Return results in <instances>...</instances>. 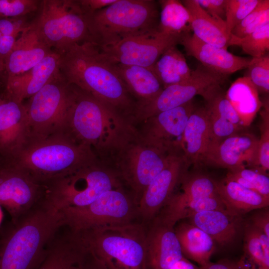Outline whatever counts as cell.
I'll list each match as a JSON object with an SVG mask.
<instances>
[{"mask_svg": "<svg viewBox=\"0 0 269 269\" xmlns=\"http://www.w3.org/2000/svg\"><path fill=\"white\" fill-rule=\"evenodd\" d=\"M60 72L67 82L89 93L132 122L137 103L95 43H76L60 54Z\"/></svg>", "mask_w": 269, "mask_h": 269, "instance_id": "obj_1", "label": "cell"}, {"mask_svg": "<svg viewBox=\"0 0 269 269\" xmlns=\"http://www.w3.org/2000/svg\"><path fill=\"white\" fill-rule=\"evenodd\" d=\"M134 128L129 119L73 85L63 133L90 148L98 158L105 159Z\"/></svg>", "mask_w": 269, "mask_h": 269, "instance_id": "obj_2", "label": "cell"}, {"mask_svg": "<svg viewBox=\"0 0 269 269\" xmlns=\"http://www.w3.org/2000/svg\"><path fill=\"white\" fill-rule=\"evenodd\" d=\"M63 226L61 212L44 199L13 223L0 243V269H35Z\"/></svg>", "mask_w": 269, "mask_h": 269, "instance_id": "obj_3", "label": "cell"}, {"mask_svg": "<svg viewBox=\"0 0 269 269\" xmlns=\"http://www.w3.org/2000/svg\"><path fill=\"white\" fill-rule=\"evenodd\" d=\"M98 158L64 133L29 139L5 164L18 167L45 185Z\"/></svg>", "mask_w": 269, "mask_h": 269, "instance_id": "obj_4", "label": "cell"}, {"mask_svg": "<svg viewBox=\"0 0 269 269\" xmlns=\"http://www.w3.org/2000/svg\"><path fill=\"white\" fill-rule=\"evenodd\" d=\"M146 232L134 222L72 232L108 269H148Z\"/></svg>", "mask_w": 269, "mask_h": 269, "instance_id": "obj_5", "label": "cell"}, {"mask_svg": "<svg viewBox=\"0 0 269 269\" xmlns=\"http://www.w3.org/2000/svg\"><path fill=\"white\" fill-rule=\"evenodd\" d=\"M159 12L158 2L153 0H116L86 14L92 42L106 47L130 36L157 30Z\"/></svg>", "mask_w": 269, "mask_h": 269, "instance_id": "obj_6", "label": "cell"}, {"mask_svg": "<svg viewBox=\"0 0 269 269\" xmlns=\"http://www.w3.org/2000/svg\"><path fill=\"white\" fill-rule=\"evenodd\" d=\"M123 184L117 172L98 158L45 184V199L59 210L80 208Z\"/></svg>", "mask_w": 269, "mask_h": 269, "instance_id": "obj_7", "label": "cell"}, {"mask_svg": "<svg viewBox=\"0 0 269 269\" xmlns=\"http://www.w3.org/2000/svg\"><path fill=\"white\" fill-rule=\"evenodd\" d=\"M172 154L148 142L135 128L108 158L114 165L111 167L130 188L138 203Z\"/></svg>", "mask_w": 269, "mask_h": 269, "instance_id": "obj_8", "label": "cell"}, {"mask_svg": "<svg viewBox=\"0 0 269 269\" xmlns=\"http://www.w3.org/2000/svg\"><path fill=\"white\" fill-rule=\"evenodd\" d=\"M31 26L59 54L75 44L92 42L86 15L78 0H41Z\"/></svg>", "mask_w": 269, "mask_h": 269, "instance_id": "obj_9", "label": "cell"}, {"mask_svg": "<svg viewBox=\"0 0 269 269\" xmlns=\"http://www.w3.org/2000/svg\"><path fill=\"white\" fill-rule=\"evenodd\" d=\"M73 95V85L60 72L25 104L30 132L29 139L63 133Z\"/></svg>", "mask_w": 269, "mask_h": 269, "instance_id": "obj_10", "label": "cell"}, {"mask_svg": "<svg viewBox=\"0 0 269 269\" xmlns=\"http://www.w3.org/2000/svg\"><path fill=\"white\" fill-rule=\"evenodd\" d=\"M59 211L64 226L73 232L132 223L138 218L137 203L123 186L104 193L87 206Z\"/></svg>", "mask_w": 269, "mask_h": 269, "instance_id": "obj_11", "label": "cell"}, {"mask_svg": "<svg viewBox=\"0 0 269 269\" xmlns=\"http://www.w3.org/2000/svg\"><path fill=\"white\" fill-rule=\"evenodd\" d=\"M227 77L202 65L199 66L192 70L191 75L187 81L163 88L153 100L137 107L134 121L143 122L161 112L189 102L197 95L205 98L211 90L221 86Z\"/></svg>", "mask_w": 269, "mask_h": 269, "instance_id": "obj_12", "label": "cell"}, {"mask_svg": "<svg viewBox=\"0 0 269 269\" xmlns=\"http://www.w3.org/2000/svg\"><path fill=\"white\" fill-rule=\"evenodd\" d=\"M181 35L166 34L157 30L125 38L110 46H97L112 64L153 67L166 50L179 44Z\"/></svg>", "mask_w": 269, "mask_h": 269, "instance_id": "obj_13", "label": "cell"}, {"mask_svg": "<svg viewBox=\"0 0 269 269\" xmlns=\"http://www.w3.org/2000/svg\"><path fill=\"white\" fill-rule=\"evenodd\" d=\"M45 189L29 174L14 166L0 164V205L12 223L29 213L45 198Z\"/></svg>", "mask_w": 269, "mask_h": 269, "instance_id": "obj_14", "label": "cell"}, {"mask_svg": "<svg viewBox=\"0 0 269 269\" xmlns=\"http://www.w3.org/2000/svg\"><path fill=\"white\" fill-rule=\"evenodd\" d=\"M196 108L193 100L161 112L143 122L140 135L148 142L170 153L182 154L181 143L187 121Z\"/></svg>", "mask_w": 269, "mask_h": 269, "instance_id": "obj_15", "label": "cell"}, {"mask_svg": "<svg viewBox=\"0 0 269 269\" xmlns=\"http://www.w3.org/2000/svg\"><path fill=\"white\" fill-rule=\"evenodd\" d=\"M189 165L183 154H172L162 170L147 187L137 203L138 219L147 224L174 193Z\"/></svg>", "mask_w": 269, "mask_h": 269, "instance_id": "obj_16", "label": "cell"}, {"mask_svg": "<svg viewBox=\"0 0 269 269\" xmlns=\"http://www.w3.org/2000/svg\"><path fill=\"white\" fill-rule=\"evenodd\" d=\"M258 139L254 134L240 132L209 146L201 162L232 170L253 166Z\"/></svg>", "mask_w": 269, "mask_h": 269, "instance_id": "obj_17", "label": "cell"}, {"mask_svg": "<svg viewBox=\"0 0 269 269\" xmlns=\"http://www.w3.org/2000/svg\"><path fill=\"white\" fill-rule=\"evenodd\" d=\"M29 137L25 104L2 98L0 103V164L8 162Z\"/></svg>", "mask_w": 269, "mask_h": 269, "instance_id": "obj_18", "label": "cell"}, {"mask_svg": "<svg viewBox=\"0 0 269 269\" xmlns=\"http://www.w3.org/2000/svg\"><path fill=\"white\" fill-rule=\"evenodd\" d=\"M179 44L183 46L188 56L197 59L203 66L227 76L248 68L252 61V58L238 56L227 49L207 43L190 32L183 34Z\"/></svg>", "mask_w": 269, "mask_h": 269, "instance_id": "obj_19", "label": "cell"}, {"mask_svg": "<svg viewBox=\"0 0 269 269\" xmlns=\"http://www.w3.org/2000/svg\"><path fill=\"white\" fill-rule=\"evenodd\" d=\"M59 57L53 52L25 73L7 78L3 98L21 103L29 99L60 72Z\"/></svg>", "mask_w": 269, "mask_h": 269, "instance_id": "obj_20", "label": "cell"}, {"mask_svg": "<svg viewBox=\"0 0 269 269\" xmlns=\"http://www.w3.org/2000/svg\"><path fill=\"white\" fill-rule=\"evenodd\" d=\"M145 225L148 269H168L184 257L173 227L155 219Z\"/></svg>", "mask_w": 269, "mask_h": 269, "instance_id": "obj_21", "label": "cell"}, {"mask_svg": "<svg viewBox=\"0 0 269 269\" xmlns=\"http://www.w3.org/2000/svg\"><path fill=\"white\" fill-rule=\"evenodd\" d=\"M53 52L30 25L19 35L4 63L6 79L25 73Z\"/></svg>", "mask_w": 269, "mask_h": 269, "instance_id": "obj_22", "label": "cell"}, {"mask_svg": "<svg viewBox=\"0 0 269 269\" xmlns=\"http://www.w3.org/2000/svg\"><path fill=\"white\" fill-rule=\"evenodd\" d=\"M189 223L207 233L218 245L234 244L242 230L243 216L228 211L215 210L198 213L188 218Z\"/></svg>", "mask_w": 269, "mask_h": 269, "instance_id": "obj_23", "label": "cell"}, {"mask_svg": "<svg viewBox=\"0 0 269 269\" xmlns=\"http://www.w3.org/2000/svg\"><path fill=\"white\" fill-rule=\"evenodd\" d=\"M113 64L128 90L136 101L137 107L153 100L163 89L152 67Z\"/></svg>", "mask_w": 269, "mask_h": 269, "instance_id": "obj_24", "label": "cell"}, {"mask_svg": "<svg viewBox=\"0 0 269 269\" xmlns=\"http://www.w3.org/2000/svg\"><path fill=\"white\" fill-rule=\"evenodd\" d=\"M210 143L208 112L206 107L195 108L186 125L181 143L183 155L187 163L201 162Z\"/></svg>", "mask_w": 269, "mask_h": 269, "instance_id": "obj_25", "label": "cell"}, {"mask_svg": "<svg viewBox=\"0 0 269 269\" xmlns=\"http://www.w3.org/2000/svg\"><path fill=\"white\" fill-rule=\"evenodd\" d=\"M181 1L190 13V26L193 34L207 43L227 49L231 34L227 30L225 21L212 17L196 0Z\"/></svg>", "mask_w": 269, "mask_h": 269, "instance_id": "obj_26", "label": "cell"}, {"mask_svg": "<svg viewBox=\"0 0 269 269\" xmlns=\"http://www.w3.org/2000/svg\"><path fill=\"white\" fill-rule=\"evenodd\" d=\"M183 256L203 267L211 262L215 252V242L205 232L187 222L174 227Z\"/></svg>", "mask_w": 269, "mask_h": 269, "instance_id": "obj_27", "label": "cell"}, {"mask_svg": "<svg viewBox=\"0 0 269 269\" xmlns=\"http://www.w3.org/2000/svg\"><path fill=\"white\" fill-rule=\"evenodd\" d=\"M217 191L227 210L233 214L243 216L269 206V199L225 178L217 182Z\"/></svg>", "mask_w": 269, "mask_h": 269, "instance_id": "obj_28", "label": "cell"}, {"mask_svg": "<svg viewBox=\"0 0 269 269\" xmlns=\"http://www.w3.org/2000/svg\"><path fill=\"white\" fill-rule=\"evenodd\" d=\"M225 96L237 112L243 127H249L263 106L259 92L250 78L244 76L236 79Z\"/></svg>", "mask_w": 269, "mask_h": 269, "instance_id": "obj_29", "label": "cell"}, {"mask_svg": "<svg viewBox=\"0 0 269 269\" xmlns=\"http://www.w3.org/2000/svg\"><path fill=\"white\" fill-rule=\"evenodd\" d=\"M217 182L207 175L190 174L186 171L178 184L179 190L174 191L165 206L168 208H175L194 199L218 194Z\"/></svg>", "mask_w": 269, "mask_h": 269, "instance_id": "obj_30", "label": "cell"}, {"mask_svg": "<svg viewBox=\"0 0 269 269\" xmlns=\"http://www.w3.org/2000/svg\"><path fill=\"white\" fill-rule=\"evenodd\" d=\"M152 69L163 88L187 81L192 73L184 55L176 45L166 50Z\"/></svg>", "mask_w": 269, "mask_h": 269, "instance_id": "obj_31", "label": "cell"}, {"mask_svg": "<svg viewBox=\"0 0 269 269\" xmlns=\"http://www.w3.org/2000/svg\"><path fill=\"white\" fill-rule=\"evenodd\" d=\"M80 247L71 235L57 233L35 269H68L76 259Z\"/></svg>", "mask_w": 269, "mask_h": 269, "instance_id": "obj_32", "label": "cell"}, {"mask_svg": "<svg viewBox=\"0 0 269 269\" xmlns=\"http://www.w3.org/2000/svg\"><path fill=\"white\" fill-rule=\"evenodd\" d=\"M158 2L160 7L159 32L179 36L190 32V15L181 1L161 0Z\"/></svg>", "mask_w": 269, "mask_h": 269, "instance_id": "obj_33", "label": "cell"}, {"mask_svg": "<svg viewBox=\"0 0 269 269\" xmlns=\"http://www.w3.org/2000/svg\"><path fill=\"white\" fill-rule=\"evenodd\" d=\"M244 255L241 258L249 269H269V259L265 255L257 229L250 222L244 227Z\"/></svg>", "mask_w": 269, "mask_h": 269, "instance_id": "obj_34", "label": "cell"}, {"mask_svg": "<svg viewBox=\"0 0 269 269\" xmlns=\"http://www.w3.org/2000/svg\"><path fill=\"white\" fill-rule=\"evenodd\" d=\"M226 179L235 181L269 199V177L268 174L258 170L246 167L229 170Z\"/></svg>", "mask_w": 269, "mask_h": 269, "instance_id": "obj_35", "label": "cell"}, {"mask_svg": "<svg viewBox=\"0 0 269 269\" xmlns=\"http://www.w3.org/2000/svg\"><path fill=\"white\" fill-rule=\"evenodd\" d=\"M228 45L241 47L245 53L252 58L266 55L269 50V23L242 38L231 34Z\"/></svg>", "mask_w": 269, "mask_h": 269, "instance_id": "obj_36", "label": "cell"}, {"mask_svg": "<svg viewBox=\"0 0 269 269\" xmlns=\"http://www.w3.org/2000/svg\"><path fill=\"white\" fill-rule=\"evenodd\" d=\"M260 112L261 122L259 126L260 138L258 139L255 161L252 168L266 174L269 170V106L267 98L262 102Z\"/></svg>", "mask_w": 269, "mask_h": 269, "instance_id": "obj_37", "label": "cell"}, {"mask_svg": "<svg viewBox=\"0 0 269 269\" xmlns=\"http://www.w3.org/2000/svg\"><path fill=\"white\" fill-rule=\"evenodd\" d=\"M204 99L207 102L206 107L209 110L233 124L244 128L237 112L226 97L221 86L211 91Z\"/></svg>", "mask_w": 269, "mask_h": 269, "instance_id": "obj_38", "label": "cell"}, {"mask_svg": "<svg viewBox=\"0 0 269 269\" xmlns=\"http://www.w3.org/2000/svg\"><path fill=\"white\" fill-rule=\"evenodd\" d=\"M207 109L210 127V143L208 147L219 143L244 129L220 117L207 108Z\"/></svg>", "mask_w": 269, "mask_h": 269, "instance_id": "obj_39", "label": "cell"}, {"mask_svg": "<svg viewBox=\"0 0 269 269\" xmlns=\"http://www.w3.org/2000/svg\"><path fill=\"white\" fill-rule=\"evenodd\" d=\"M261 0H227L225 23L228 31L245 18L259 3Z\"/></svg>", "mask_w": 269, "mask_h": 269, "instance_id": "obj_40", "label": "cell"}, {"mask_svg": "<svg viewBox=\"0 0 269 269\" xmlns=\"http://www.w3.org/2000/svg\"><path fill=\"white\" fill-rule=\"evenodd\" d=\"M248 69V77L259 92L268 94L269 92V56L252 58Z\"/></svg>", "mask_w": 269, "mask_h": 269, "instance_id": "obj_41", "label": "cell"}, {"mask_svg": "<svg viewBox=\"0 0 269 269\" xmlns=\"http://www.w3.org/2000/svg\"><path fill=\"white\" fill-rule=\"evenodd\" d=\"M41 0H0V18L35 14Z\"/></svg>", "mask_w": 269, "mask_h": 269, "instance_id": "obj_42", "label": "cell"}, {"mask_svg": "<svg viewBox=\"0 0 269 269\" xmlns=\"http://www.w3.org/2000/svg\"><path fill=\"white\" fill-rule=\"evenodd\" d=\"M35 14L0 18V32L2 35H10L17 37L30 26Z\"/></svg>", "mask_w": 269, "mask_h": 269, "instance_id": "obj_43", "label": "cell"}, {"mask_svg": "<svg viewBox=\"0 0 269 269\" xmlns=\"http://www.w3.org/2000/svg\"><path fill=\"white\" fill-rule=\"evenodd\" d=\"M81 245L78 255L68 269H108L92 252Z\"/></svg>", "mask_w": 269, "mask_h": 269, "instance_id": "obj_44", "label": "cell"}, {"mask_svg": "<svg viewBox=\"0 0 269 269\" xmlns=\"http://www.w3.org/2000/svg\"><path fill=\"white\" fill-rule=\"evenodd\" d=\"M198 4L212 17L225 21L227 0H196Z\"/></svg>", "mask_w": 269, "mask_h": 269, "instance_id": "obj_45", "label": "cell"}, {"mask_svg": "<svg viewBox=\"0 0 269 269\" xmlns=\"http://www.w3.org/2000/svg\"><path fill=\"white\" fill-rule=\"evenodd\" d=\"M269 9V0H261L258 5L231 31V34L237 36L261 14Z\"/></svg>", "mask_w": 269, "mask_h": 269, "instance_id": "obj_46", "label": "cell"}, {"mask_svg": "<svg viewBox=\"0 0 269 269\" xmlns=\"http://www.w3.org/2000/svg\"><path fill=\"white\" fill-rule=\"evenodd\" d=\"M251 217L250 222L269 237V207L258 210Z\"/></svg>", "mask_w": 269, "mask_h": 269, "instance_id": "obj_47", "label": "cell"}, {"mask_svg": "<svg viewBox=\"0 0 269 269\" xmlns=\"http://www.w3.org/2000/svg\"><path fill=\"white\" fill-rule=\"evenodd\" d=\"M200 267V269H249L241 258L238 261L223 259L216 263L211 262Z\"/></svg>", "mask_w": 269, "mask_h": 269, "instance_id": "obj_48", "label": "cell"}, {"mask_svg": "<svg viewBox=\"0 0 269 269\" xmlns=\"http://www.w3.org/2000/svg\"><path fill=\"white\" fill-rule=\"evenodd\" d=\"M269 23V9L266 10L261 14L254 21L248 25L236 37L238 38L244 37Z\"/></svg>", "mask_w": 269, "mask_h": 269, "instance_id": "obj_49", "label": "cell"}, {"mask_svg": "<svg viewBox=\"0 0 269 269\" xmlns=\"http://www.w3.org/2000/svg\"><path fill=\"white\" fill-rule=\"evenodd\" d=\"M116 0H78L81 8L85 14L91 13L102 9L116 1Z\"/></svg>", "mask_w": 269, "mask_h": 269, "instance_id": "obj_50", "label": "cell"}, {"mask_svg": "<svg viewBox=\"0 0 269 269\" xmlns=\"http://www.w3.org/2000/svg\"><path fill=\"white\" fill-rule=\"evenodd\" d=\"M17 38L15 36L10 35H2L0 37V63L4 66Z\"/></svg>", "mask_w": 269, "mask_h": 269, "instance_id": "obj_51", "label": "cell"}, {"mask_svg": "<svg viewBox=\"0 0 269 269\" xmlns=\"http://www.w3.org/2000/svg\"><path fill=\"white\" fill-rule=\"evenodd\" d=\"M168 269H200V267L195 265L189 260L183 257Z\"/></svg>", "mask_w": 269, "mask_h": 269, "instance_id": "obj_52", "label": "cell"}, {"mask_svg": "<svg viewBox=\"0 0 269 269\" xmlns=\"http://www.w3.org/2000/svg\"><path fill=\"white\" fill-rule=\"evenodd\" d=\"M6 80V75L4 66L0 63V84L2 83L4 86Z\"/></svg>", "mask_w": 269, "mask_h": 269, "instance_id": "obj_53", "label": "cell"}, {"mask_svg": "<svg viewBox=\"0 0 269 269\" xmlns=\"http://www.w3.org/2000/svg\"><path fill=\"white\" fill-rule=\"evenodd\" d=\"M1 206L0 205V225L1 223V221H2V217H3V213H2V211L1 210Z\"/></svg>", "mask_w": 269, "mask_h": 269, "instance_id": "obj_54", "label": "cell"}, {"mask_svg": "<svg viewBox=\"0 0 269 269\" xmlns=\"http://www.w3.org/2000/svg\"><path fill=\"white\" fill-rule=\"evenodd\" d=\"M2 100V98L0 95V103L1 102Z\"/></svg>", "mask_w": 269, "mask_h": 269, "instance_id": "obj_55", "label": "cell"}, {"mask_svg": "<svg viewBox=\"0 0 269 269\" xmlns=\"http://www.w3.org/2000/svg\"><path fill=\"white\" fill-rule=\"evenodd\" d=\"M2 36V34H1V33L0 32V37Z\"/></svg>", "mask_w": 269, "mask_h": 269, "instance_id": "obj_56", "label": "cell"}]
</instances>
